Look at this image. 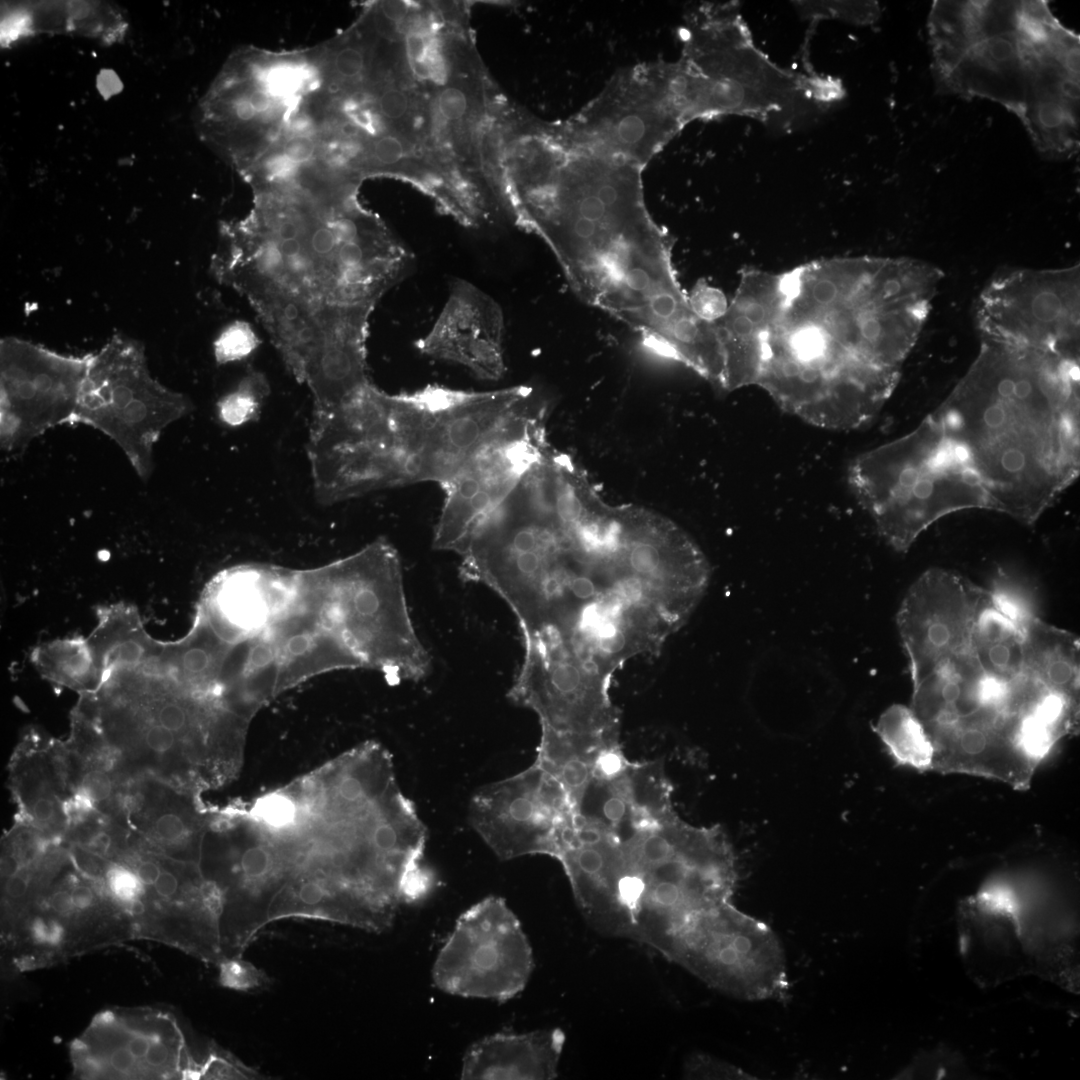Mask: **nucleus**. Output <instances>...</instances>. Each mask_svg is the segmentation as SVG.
I'll return each mask as SVG.
<instances>
[{
  "label": "nucleus",
  "mask_w": 1080,
  "mask_h": 1080,
  "mask_svg": "<svg viewBox=\"0 0 1080 1080\" xmlns=\"http://www.w3.org/2000/svg\"><path fill=\"white\" fill-rule=\"evenodd\" d=\"M254 815L264 826L275 831H284L295 826L300 810L290 795L274 793L263 797L256 804Z\"/></svg>",
  "instance_id": "72a5a7b5"
},
{
  "label": "nucleus",
  "mask_w": 1080,
  "mask_h": 1080,
  "mask_svg": "<svg viewBox=\"0 0 1080 1080\" xmlns=\"http://www.w3.org/2000/svg\"><path fill=\"white\" fill-rule=\"evenodd\" d=\"M1079 268L999 270L975 307L981 340L1079 360Z\"/></svg>",
  "instance_id": "4468645a"
},
{
  "label": "nucleus",
  "mask_w": 1080,
  "mask_h": 1080,
  "mask_svg": "<svg viewBox=\"0 0 1080 1080\" xmlns=\"http://www.w3.org/2000/svg\"><path fill=\"white\" fill-rule=\"evenodd\" d=\"M1008 694V683L986 676L967 651L913 685L909 707L929 735L985 708L1008 712Z\"/></svg>",
  "instance_id": "6ab92c4d"
},
{
  "label": "nucleus",
  "mask_w": 1080,
  "mask_h": 1080,
  "mask_svg": "<svg viewBox=\"0 0 1080 1080\" xmlns=\"http://www.w3.org/2000/svg\"><path fill=\"white\" fill-rule=\"evenodd\" d=\"M115 786L111 771L99 767H85L76 787L82 788L99 810L100 805L107 804L111 800Z\"/></svg>",
  "instance_id": "4c0bfd02"
},
{
  "label": "nucleus",
  "mask_w": 1080,
  "mask_h": 1080,
  "mask_svg": "<svg viewBox=\"0 0 1080 1080\" xmlns=\"http://www.w3.org/2000/svg\"><path fill=\"white\" fill-rule=\"evenodd\" d=\"M315 150V144L308 138L299 137L289 140L284 145L285 158L293 164L309 161Z\"/></svg>",
  "instance_id": "58836bf2"
},
{
  "label": "nucleus",
  "mask_w": 1080,
  "mask_h": 1080,
  "mask_svg": "<svg viewBox=\"0 0 1080 1080\" xmlns=\"http://www.w3.org/2000/svg\"><path fill=\"white\" fill-rule=\"evenodd\" d=\"M1079 360L981 340L930 416L990 510L1034 524L1080 473Z\"/></svg>",
  "instance_id": "20e7f679"
},
{
  "label": "nucleus",
  "mask_w": 1080,
  "mask_h": 1080,
  "mask_svg": "<svg viewBox=\"0 0 1080 1080\" xmlns=\"http://www.w3.org/2000/svg\"><path fill=\"white\" fill-rule=\"evenodd\" d=\"M941 279L923 261L874 257L776 275L756 384L809 424L870 423L898 384Z\"/></svg>",
  "instance_id": "f257e3e1"
},
{
  "label": "nucleus",
  "mask_w": 1080,
  "mask_h": 1080,
  "mask_svg": "<svg viewBox=\"0 0 1080 1080\" xmlns=\"http://www.w3.org/2000/svg\"><path fill=\"white\" fill-rule=\"evenodd\" d=\"M643 168L563 137L509 185L507 211L544 241L574 293L695 369L715 346L672 260L673 242L645 203Z\"/></svg>",
  "instance_id": "f03ea898"
},
{
  "label": "nucleus",
  "mask_w": 1080,
  "mask_h": 1080,
  "mask_svg": "<svg viewBox=\"0 0 1080 1080\" xmlns=\"http://www.w3.org/2000/svg\"><path fill=\"white\" fill-rule=\"evenodd\" d=\"M1078 723L1079 704L1045 692L1020 719L1018 748L1036 769L1062 737L1075 733Z\"/></svg>",
  "instance_id": "a878e982"
},
{
  "label": "nucleus",
  "mask_w": 1080,
  "mask_h": 1080,
  "mask_svg": "<svg viewBox=\"0 0 1080 1080\" xmlns=\"http://www.w3.org/2000/svg\"><path fill=\"white\" fill-rule=\"evenodd\" d=\"M28 879L20 871L6 879L5 893L12 899H20L27 893Z\"/></svg>",
  "instance_id": "37998d69"
},
{
  "label": "nucleus",
  "mask_w": 1080,
  "mask_h": 1080,
  "mask_svg": "<svg viewBox=\"0 0 1080 1080\" xmlns=\"http://www.w3.org/2000/svg\"><path fill=\"white\" fill-rule=\"evenodd\" d=\"M268 392V385L259 372L248 373L238 387L220 403V414L224 421L239 425L256 413L260 402Z\"/></svg>",
  "instance_id": "c756f323"
},
{
  "label": "nucleus",
  "mask_w": 1080,
  "mask_h": 1080,
  "mask_svg": "<svg viewBox=\"0 0 1080 1080\" xmlns=\"http://www.w3.org/2000/svg\"><path fill=\"white\" fill-rule=\"evenodd\" d=\"M71 897L75 909L85 910L92 906L95 900L93 890L87 885H77L71 890Z\"/></svg>",
  "instance_id": "c03bdc74"
},
{
  "label": "nucleus",
  "mask_w": 1080,
  "mask_h": 1080,
  "mask_svg": "<svg viewBox=\"0 0 1080 1080\" xmlns=\"http://www.w3.org/2000/svg\"><path fill=\"white\" fill-rule=\"evenodd\" d=\"M31 660L47 680L83 694L96 693L104 683L87 637L72 636L36 646Z\"/></svg>",
  "instance_id": "393cba45"
},
{
  "label": "nucleus",
  "mask_w": 1080,
  "mask_h": 1080,
  "mask_svg": "<svg viewBox=\"0 0 1080 1080\" xmlns=\"http://www.w3.org/2000/svg\"><path fill=\"white\" fill-rule=\"evenodd\" d=\"M873 729L896 764L918 771L933 769V743L909 706H889Z\"/></svg>",
  "instance_id": "bb28decb"
},
{
  "label": "nucleus",
  "mask_w": 1080,
  "mask_h": 1080,
  "mask_svg": "<svg viewBox=\"0 0 1080 1080\" xmlns=\"http://www.w3.org/2000/svg\"><path fill=\"white\" fill-rule=\"evenodd\" d=\"M106 884L113 897L124 906L140 899L145 886L136 871L119 864L108 868Z\"/></svg>",
  "instance_id": "c9c22d12"
},
{
  "label": "nucleus",
  "mask_w": 1080,
  "mask_h": 1080,
  "mask_svg": "<svg viewBox=\"0 0 1080 1080\" xmlns=\"http://www.w3.org/2000/svg\"><path fill=\"white\" fill-rule=\"evenodd\" d=\"M170 1057V1049L164 1042L151 1038L148 1052L145 1056L146 1063L151 1067L163 1066Z\"/></svg>",
  "instance_id": "a19ab883"
},
{
  "label": "nucleus",
  "mask_w": 1080,
  "mask_h": 1080,
  "mask_svg": "<svg viewBox=\"0 0 1080 1080\" xmlns=\"http://www.w3.org/2000/svg\"><path fill=\"white\" fill-rule=\"evenodd\" d=\"M259 344L253 327L246 321L235 320L227 324L214 340V355L219 363L239 361L249 357Z\"/></svg>",
  "instance_id": "7c9ffc66"
},
{
  "label": "nucleus",
  "mask_w": 1080,
  "mask_h": 1080,
  "mask_svg": "<svg viewBox=\"0 0 1080 1080\" xmlns=\"http://www.w3.org/2000/svg\"><path fill=\"white\" fill-rule=\"evenodd\" d=\"M150 1043H151V1038L143 1036V1035H137V1036H132L127 1041L126 1047L130 1050V1052L135 1056L136 1059H141V1058H145V1056H146V1054L148 1052Z\"/></svg>",
  "instance_id": "09e8293b"
},
{
  "label": "nucleus",
  "mask_w": 1080,
  "mask_h": 1080,
  "mask_svg": "<svg viewBox=\"0 0 1080 1080\" xmlns=\"http://www.w3.org/2000/svg\"><path fill=\"white\" fill-rule=\"evenodd\" d=\"M672 62L619 69L574 116L557 124L571 144L641 168L686 126Z\"/></svg>",
  "instance_id": "9d476101"
},
{
  "label": "nucleus",
  "mask_w": 1080,
  "mask_h": 1080,
  "mask_svg": "<svg viewBox=\"0 0 1080 1080\" xmlns=\"http://www.w3.org/2000/svg\"><path fill=\"white\" fill-rule=\"evenodd\" d=\"M533 969L519 919L503 898L488 896L458 917L431 975L444 993L506 1002L525 989Z\"/></svg>",
  "instance_id": "2eb2a0df"
},
{
  "label": "nucleus",
  "mask_w": 1080,
  "mask_h": 1080,
  "mask_svg": "<svg viewBox=\"0 0 1080 1080\" xmlns=\"http://www.w3.org/2000/svg\"><path fill=\"white\" fill-rule=\"evenodd\" d=\"M152 887L159 897L171 899L180 890V880L175 873L164 869Z\"/></svg>",
  "instance_id": "ea45409f"
},
{
  "label": "nucleus",
  "mask_w": 1080,
  "mask_h": 1080,
  "mask_svg": "<svg viewBox=\"0 0 1080 1080\" xmlns=\"http://www.w3.org/2000/svg\"><path fill=\"white\" fill-rule=\"evenodd\" d=\"M688 296L693 311L707 322L721 318L728 306L723 293L705 282L697 284Z\"/></svg>",
  "instance_id": "e433bc0d"
},
{
  "label": "nucleus",
  "mask_w": 1080,
  "mask_h": 1080,
  "mask_svg": "<svg viewBox=\"0 0 1080 1080\" xmlns=\"http://www.w3.org/2000/svg\"><path fill=\"white\" fill-rule=\"evenodd\" d=\"M233 113L239 121L244 123L251 122L259 116L247 95L234 102Z\"/></svg>",
  "instance_id": "de8ad7c7"
},
{
  "label": "nucleus",
  "mask_w": 1080,
  "mask_h": 1080,
  "mask_svg": "<svg viewBox=\"0 0 1080 1080\" xmlns=\"http://www.w3.org/2000/svg\"><path fill=\"white\" fill-rule=\"evenodd\" d=\"M20 871V861L14 854H6L1 859V875L4 878L14 876Z\"/></svg>",
  "instance_id": "8fccbe9b"
},
{
  "label": "nucleus",
  "mask_w": 1080,
  "mask_h": 1080,
  "mask_svg": "<svg viewBox=\"0 0 1080 1080\" xmlns=\"http://www.w3.org/2000/svg\"><path fill=\"white\" fill-rule=\"evenodd\" d=\"M1048 1H934L927 27L941 92L1015 114L1050 159L1079 148L1080 38Z\"/></svg>",
  "instance_id": "39448f33"
},
{
  "label": "nucleus",
  "mask_w": 1080,
  "mask_h": 1080,
  "mask_svg": "<svg viewBox=\"0 0 1080 1080\" xmlns=\"http://www.w3.org/2000/svg\"><path fill=\"white\" fill-rule=\"evenodd\" d=\"M231 647L197 609L189 632L177 641L163 642L157 660L146 670L169 678L186 691L215 698L220 694Z\"/></svg>",
  "instance_id": "412c9836"
},
{
  "label": "nucleus",
  "mask_w": 1080,
  "mask_h": 1080,
  "mask_svg": "<svg viewBox=\"0 0 1080 1080\" xmlns=\"http://www.w3.org/2000/svg\"><path fill=\"white\" fill-rule=\"evenodd\" d=\"M320 607L362 667L396 682L430 670L408 611L396 551L378 540L326 568L311 571Z\"/></svg>",
  "instance_id": "1a4fd4ad"
},
{
  "label": "nucleus",
  "mask_w": 1080,
  "mask_h": 1080,
  "mask_svg": "<svg viewBox=\"0 0 1080 1080\" xmlns=\"http://www.w3.org/2000/svg\"><path fill=\"white\" fill-rule=\"evenodd\" d=\"M162 869L152 860H144L139 863L136 873L144 885L153 886L157 881Z\"/></svg>",
  "instance_id": "a18cd8bd"
},
{
  "label": "nucleus",
  "mask_w": 1080,
  "mask_h": 1080,
  "mask_svg": "<svg viewBox=\"0 0 1080 1080\" xmlns=\"http://www.w3.org/2000/svg\"><path fill=\"white\" fill-rule=\"evenodd\" d=\"M848 482L878 533L900 553L946 515L989 509L977 478L930 415L904 436L858 455Z\"/></svg>",
  "instance_id": "6e6552de"
},
{
  "label": "nucleus",
  "mask_w": 1080,
  "mask_h": 1080,
  "mask_svg": "<svg viewBox=\"0 0 1080 1080\" xmlns=\"http://www.w3.org/2000/svg\"><path fill=\"white\" fill-rule=\"evenodd\" d=\"M219 982L232 990L253 992L267 988L270 979L262 969L241 956H231L220 961Z\"/></svg>",
  "instance_id": "473e14b6"
},
{
  "label": "nucleus",
  "mask_w": 1080,
  "mask_h": 1080,
  "mask_svg": "<svg viewBox=\"0 0 1080 1080\" xmlns=\"http://www.w3.org/2000/svg\"><path fill=\"white\" fill-rule=\"evenodd\" d=\"M566 1037L559 1028L526 1033L498 1032L474 1042L462 1058L461 1079L551 1080Z\"/></svg>",
  "instance_id": "aec40b11"
},
{
  "label": "nucleus",
  "mask_w": 1080,
  "mask_h": 1080,
  "mask_svg": "<svg viewBox=\"0 0 1080 1080\" xmlns=\"http://www.w3.org/2000/svg\"><path fill=\"white\" fill-rule=\"evenodd\" d=\"M546 406L537 394L504 423L443 485L433 547L461 555L483 521L549 448Z\"/></svg>",
  "instance_id": "ddd939ff"
},
{
  "label": "nucleus",
  "mask_w": 1080,
  "mask_h": 1080,
  "mask_svg": "<svg viewBox=\"0 0 1080 1080\" xmlns=\"http://www.w3.org/2000/svg\"><path fill=\"white\" fill-rule=\"evenodd\" d=\"M49 904L56 913H69L74 908L71 891L62 889L54 892L49 898Z\"/></svg>",
  "instance_id": "49530a36"
},
{
  "label": "nucleus",
  "mask_w": 1080,
  "mask_h": 1080,
  "mask_svg": "<svg viewBox=\"0 0 1080 1080\" xmlns=\"http://www.w3.org/2000/svg\"><path fill=\"white\" fill-rule=\"evenodd\" d=\"M368 50L357 42L338 46L332 55L331 67L339 84L356 85L368 75L371 66Z\"/></svg>",
  "instance_id": "2f4dec72"
},
{
  "label": "nucleus",
  "mask_w": 1080,
  "mask_h": 1080,
  "mask_svg": "<svg viewBox=\"0 0 1080 1080\" xmlns=\"http://www.w3.org/2000/svg\"><path fill=\"white\" fill-rule=\"evenodd\" d=\"M537 392L524 385L464 391L430 385L400 394L412 483H446Z\"/></svg>",
  "instance_id": "9b49d317"
},
{
  "label": "nucleus",
  "mask_w": 1080,
  "mask_h": 1080,
  "mask_svg": "<svg viewBox=\"0 0 1080 1080\" xmlns=\"http://www.w3.org/2000/svg\"><path fill=\"white\" fill-rule=\"evenodd\" d=\"M135 1060V1056L126 1046L115 1048L109 1056V1063L113 1069L122 1073L129 1071L134 1066Z\"/></svg>",
  "instance_id": "79ce46f5"
},
{
  "label": "nucleus",
  "mask_w": 1080,
  "mask_h": 1080,
  "mask_svg": "<svg viewBox=\"0 0 1080 1080\" xmlns=\"http://www.w3.org/2000/svg\"><path fill=\"white\" fill-rule=\"evenodd\" d=\"M1024 674L1050 693L1079 704L1080 641L1076 634L1032 619L1023 630Z\"/></svg>",
  "instance_id": "5701e85b"
},
{
  "label": "nucleus",
  "mask_w": 1080,
  "mask_h": 1080,
  "mask_svg": "<svg viewBox=\"0 0 1080 1080\" xmlns=\"http://www.w3.org/2000/svg\"><path fill=\"white\" fill-rule=\"evenodd\" d=\"M146 810L144 832L159 844L167 847L180 846L193 833L189 819L181 810L157 803L147 806Z\"/></svg>",
  "instance_id": "c85d7f7f"
},
{
  "label": "nucleus",
  "mask_w": 1080,
  "mask_h": 1080,
  "mask_svg": "<svg viewBox=\"0 0 1080 1080\" xmlns=\"http://www.w3.org/2000/svg\"><path fill=\"white\" fill-rule=\"evenodd\" d=\"M504 315L486 292L455 280L431 329L415 343L422 354L462 365L483 380L505 373Z\"/></svg>",
  "instance_id": "a211bd4d"
},
{
  "label": "nucleus",
  "mask_w": 1080,
  "mask_h": 1080,
  "mask_svg": "<svg viewBox=\"0 0 1080 1080\" xmlns=\"http://www.w3.org/2000/svg\"><path fill=\"white\" fill-rule=\"evenodd\" d=\"M574 814L564 787L535 761L480 788L469 807L473 829L501 860L527 855L557 860L573 835Z\"/></svg>",
  "instance_id": "dca6fc26"
},
{
  "label": "nucleus",
  "mask_w": 1080,
  "mask_h": 1080,
  "mask_svg": "<svg viewBox=\"0 0 1080 1080\" xmlns=\"http://www.w3.org/2000/svg\"><path fill=\"white\" fill-rule=\"evenodd\" d=\"M624 850L629 939L662 956L691 917L732 899L736 859L720 826H693L674 813L626 839Z\"/></svg>",
  "instance_id": "0eeeda50"
},
{
  "label": "nucleus",
  "mask_w": 1080,
  "mask_h": 1080,
  "mask_svg": "<svg viewBox=\"0 0 1080 1080\" xmlns=\"http://www.w3.org/2000/svg\"><path fill=\"white\" fill-rule=\"evenodd\" d=\"M683 1075L689 1079H753L742 1069L704 1053H694L687 1058Z\"/></svg>",
  "instance_id": "f704fd0d"
},
{
  "label": "nucleus",
  "mask_w": 1080,
  "mask_h": 1080,
  "mask_svg": "<svg viewBox=\"0 0 1080 1080\" xmlns=\"http://www.w3.org/2000/svg\"><path fill=\"white\" fill-rule=\"evenodd\" d=\"M991 603L1022 632L1038 617L1036 600L1026 584L1006 572H999L987 589Z\"/></svg>",
  "instance_id": "cd10ccee"
},
{
  "label": "nucleus",
  "mask_w": 1080,
  "mask_h": 1080,
  "mask_svg": "<svg viewBox=\"0 0 1080 1080\" xmlns=\"http://www.w3.org/2000/svg\"><path fill=\"white\" fill-rule=\"evenodd\" d=\"M682 49L672 62L677 100L686 124L744 116L788 129L842 100L831 76L779 67L754 43L736 3L691 8L680 29Z\"/></svg>",
  "instance_id": "423d86ee"
},
{
  "label": "nucleus",
  "mask_w": 1080,
  "mask_h": 1080,
  "mask_svg": "<svg viewBox=\"0 0 1080 1080\" xmlns=\"http://www.w3.org/2000/svg\"><path fill=\"white\" fill-rule=\"evenodd\" d=\"M987 596L962 574L933 567L907 590L896 615L912 685L968 651L972 628Z\"/></svg>",
  "instance_id": "f3484780"
},
{
  "label": "nucleus",
  "mask_w": 1080,
  "mask_h": 1080,
  "mask_svg": "<svg viewBox=\"0 0 1080 1080\" xmlns=\"http://www.w3.org/2000/svg\"><path fill=\"white\" fill-rule=\"evenodd\" d=\"M96 619L87 640L104 681L115 672L143 670L155 663L163 642L146 631L135 606L125 602L99 606Z\"/></svg>",
  "instance_id": "4be33fe9"
},
{
  "label": "nucleus",
  "mask_w": 1080,
  "mask_h": 1080,
  "mask_svg": "<svg viewBox=\"0 0 1080 1080\" xmlns=\"http://www.w3.org/2000/svg\"><path fill=\"white\" fill-rule=\"evenodd\" d=\"M968 652L984 674L1011 682L1024 674L1023 632L987 596L975 619Z\"/></svg>",
  "instance_id": "b1692460"
},
{
  "label": "nucleus",
  "mask_w": 1080,
  "mask_h": 1080,
  "mask_svg": "<svg viewBox=\"0 0 1080 1080\" xmlns=\"http://www.w3.org/2000/svg\"><path fill=\"white\" fill-rule=\"evenodd\" d=\"M663 957L739 999L779 998L788 989L785 955L777 935L732 901L691 917L673 935Z\"/></svg>",
  "instance_id": "f8f14e48"
},
{
  "label": "nucleus",
  "mask_w": 1080,
  "mask_h": 1080,
  "mask_svg": "<svg viewBox=\"0 0 1080 1080\" xmlns=\"http://www.w3.org/2000/svg\"><path fill=\"white\" fill-rule=\"evenodd\" d=\"M356 202L263 196L220 231L214 277L248 300L288 366L367 335L376 304L411 267L408 249Z\"/></svg>",
  "instance_id": "7ed1b4c3"
}]
</instances>
